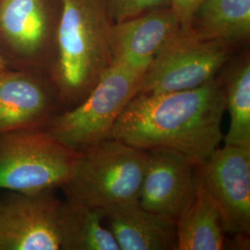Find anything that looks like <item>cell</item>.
I'll use <instances>...</instances> for the list:
<instances>
[{
    "instance_id": "6da1fadb",
    "label": "cell",
    "mask_w": 250,
    "mask_h": 250,
    "mask_svg": "<svg viewBox=\"0 0 250 250\" xmlns=\"http://www.w3.org/2000/svg\"><path fill=\"white\" fill-rule=\"evenodd\" d=\"M224 111L222 82L216 78L194 89L136 94L118 118L111 137L146 151L172 149L198 165L224 140Z\"/></svg>"
},
{
    "instance_id": "7a4b0ae2",
    "label": "cell",
    "mask_w": 250,
    "mask_h": 250,
    "mask_svg": "<svg viewBox=\"0 0 250 250\" xmlns=\"http://www.w3.org/2000/svg\"><path fill=\"white\" fill-rule=\"evenodd\" d=\"M58 1L45 74L64 111L79 105L111 65L112 23L104 0Z\"/></svg>"
},
{
    "instance_id": "3957f363",
    "label": "cell",
    "mask_w": 250,
    "mask_h": 250,
    "mask_svg": "<svg viewBox=\"0 0 250 250\" xmlns=\"http://www.w3.org/2000/svg\"><path fill=\"white\" fill-rule=\"evenodd\" d=\"M148 152L108 138L82 152L62 189L67 199L105 208L138 201Z\"/></svg>"
},
{
    "instance_id": "277c9868",
    "label": "cell",
    "mask_w": 250,
    "mask_h": 250,
    "mask_svg": "<svg viewBox=\"0 0 250 250\" xmlns=\"http://www.w3.org/2000/svg\"><path fill=\"white\" fill-rule=\"evenodd\" d=\"M81 156L44 128L0 133V191L62 188L72 178Z\"/></svg>"
},
{
    "instance_id": "5b68a950",
    "label": "cell",
    "mask_w": 250,
    "mask_h": 250,
    "mask_svg": "<svg viewBox=\"0 0 250 250\" xmlns=\"http://www.w3.org/2000/svg\"><path fill=\"white\" fill-rule=\"evenodd\" d=\"M143 75V72L111 63L79 105L57 114L44 129L78 152L111 138L113 126L137 94Z\"/></svg>"
},
{
    "instance_id": "8992f818",
    "label": "cell",
    "mask_w": 250,
    "mask_h": 250,
    "mask_svg": "<svg viewBox=\"0 0 250 250\" xmlns=\"http://www.w3.org/2000/svg\"><path fill=\"white\" fill-rule=\"evenodd\" d=\"M232 45L182 32L144 73L137 94H165L197 88L216 78L229 61Z\"/></svg>"
},
{
    "instance_id": "52a82bcc",
    "label": "cell",
    "mask_w": 250,
    "mask_h": 250,
    "mask_svg": "<svg viewBox=\"0 0 250 250\" xmlns=\"http://www.w3.org/2000/svg\"><path fill=\"white\" fill-rule=\"evenodd\" d=\"M58 11V0H0V54L9 69L45 73Z\"/></svg>"
},
{
    "instance_id": "ba28073f",
    "label": "cell",
    "mask_w": 250,
    "mask_h": 250,
    "mask_svg": "<svg viewBox=\"0 0 250 250\" xmlns=\"http://www.w3.org/2000/svg\"><path fill=\"white\" fill-rule=\"evenodd\" d=\"M198 182L214 202L224 232H250V146L224 145L197 165Z\"/></svg>"
},
{
    "instance_id": "9c48e42d",
    "label": "cell",
    "mask_w": 250,
    "mask_h": 250,
    "mask_svg": "<svg viewBox=\"0 0 250 250\" xmlns=\"http://www.w3.org/2000/svg\"><path fill=\"white\" fill-rule=\"evenodd\" d=\"M55 191H0V250H60Z\"/></svg>"
},
{
    "instance_id": "30bf717a",
    "label": "cell",
    "mask_w": 250,
    "mask_h": 250,
    "mask_svg": "<svg viewBox=\"0 0 250 250\" xmlns=\"http://www.w3.org/2000/svg\"><path fill=\"white\" fill-rule=\"evenodd\" d=\"M148 152L138 202L144 208L177 220L197 193V164L169 148Z\"/></svg>"
},
{
    "instance_id": "8fae6325",
    "label": "cell",
    "mask_w": 250,
    "mask_h": 250,
    "mask_svg": "<svg viewBox=\"0 0 250 250\" xmlns=\"http://www.w3.org/2000/svg\"><path fill=\"white\" fill-rule=\"evenodd\" d=\"M62 111L44 72L9 68L0 72V133L44 128Z\"/></svg>"
},
{
    "instance_id": "7c38bea8",
    "label": "cell",
    "mask_w": 250,
    "mask_h": 250,
    "mask_svg": "<svg viewBox=\"0 0 250 250\" xmlns=\"http://www.w3.org/2000/svg\"><path fill=\"white\" fill-rule=\"evenodd\" d=\"M181 32L180 19L171 7L154 9L114 23L109 35L111 63L145 73L161 50Z\"/></svg>"
},
{
    "instance_id": "4fadbf2b",
    "label": "cell",
    "mask_w": 250,
    "mask_h": 250,
    "mask_svg": "<svg viewBox=\"0 0 250 250\" xmlns=\"http://www.w3.org/2000/svg\"><path fill=\"white\" fill-rule=\"evenodd\" d=\"M120 250H177L176 221L151 212L138 201L103 208Z\"/></svg>"
},
{
    "instance_id": "5bb4252c",
    "label": "cell",
    "mask_w": 250,
    "mask_h": 250,
    "mask_svg": "<svg viewBox=\"0 0 250 250\" xmlns=\"http://www.w3.org/2000/svg\"><path fill=\"white\" fill-rule=\"evenodd\" d=\"M58 232L60 250H120L98 207L66 198L59 208Z\"/></svg>"
},
{
    "instance_id": "9a60e30c",
    "label": "cell",
    "mask_w": 250,
    "mask_h": 250,
    "mask_svg": "<svg viewBox=\"0 0 250 250\" xmlns=\"http://www.w3.org/2000/svg\"><path fill=\"white\" fill-rule=\"evenodd\" d=\"M188 34L231 44L247 40L250 35V0H202Z\"/></svg>"
},
{
    "instance_id": "2e32d148",
    "label": "cell",
    "mask_w": 250,
    "mask_h": 250,
    "mask_svg": "<svg viewBox=\"0 0 250 250\" xmlns=\"http://www.w3.org/2000/svg\"><path fill=\"white\" fill-rule=\"evenodd\" d=\"M177 250H221L225 232L214 202L198 182L192 202L176 220Z\"/></svg>"
},
{
    "instance_id": "e0dca14e",
    "label": "cell",
    "mask_w": 250,
    "mask_h": 250,
    "mask_svg": "<svg viewBox=\"0 0 250 250\" xmlns=\"http://www.w3.org/2000/svg\"><path fill=\"white\" fill-rule=\"evenodd\" d=\"M225 110L230 125L224 145L250 146V61L244 55L229 69L222 82Z\"/></svg>"
},
{
    "instance_id": "ac0fdd59",
    "label": "cell",
    "mask_w": 250,
    "mask_h": 250,
    "mask_svg": "<svg viewBox=\"0 0 250 250\" xmlns=\"http://www.w3.org/2000/svg\"><path fill=\"white\" fill-rule=\"evenodd\" d=\"M112 24L137 17L154 9L170 8V0H104Z\"/></svg>"
},
{
    "instance_id": "d6986e66",
    "label": "cell",
    "mask_w": 250,
    "mask_h": 250,
    "mask_svg": "<svg viewBox=\"0 0 250 250\" xmlns=\"http://www.w3.org/2000/svg\"><path fill=\"white\" fill-rule=\"evenodd\" d=\"M201 1L202 0H170L171 8L180 19L183 34H188L192 17Z\"/></svg>"
},
{
    "instance_id": "ffe728a7",
    "label": "cell",
    "mask_w": 250,
    "mask_h": 250,
    "mask_svg": "<svg viewBox=\"0 0 250 250\" xmlns=\"http://www.w3.org/2000/svg\"><path fill=\"white\" fill-rule=\"evenodd\" d=\"M5 69H8V66H7V64L5 62L4 59L2 58V56H1V54H0V72L3 71V70H5Z\"/></svg>"
}]
</instances>
